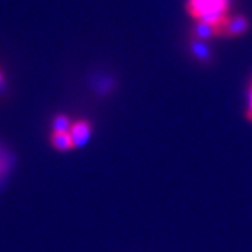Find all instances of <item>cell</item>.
I'll return each mask as SVG.
<instances>
[{
	"label": "cell",
	"mask_w": 252,
	"mask_h": 252,
	"mask_svg": "<svg viewBox=\"0 0 252 252\" xmlns=\"http://www.w3.org/2000/svg\"><path fill=\"white\" fill-rule=\"evenodd\" d=\"M69 132L72 135L74 149L83 147L90 140L91 133H93V125H91L90 121H87V119H77V121L72 122Z\"/></svg>",
	"instance_id": "obj_2"
},
{
	"label": "cell",
	"mask_w": 252,
	"mask_h": 252,
	"mask_svg": "<svg viewBox=\"0 0 252 252\" xmlns=\"http://www.w3.org/2000/svg\"><path fill=\"white\" fill-rule=\"evenodd\" d=\"M250 27L248 20L243 16H231L227 18L224 24V30H223V35L227 36H237L244 34Z\"/></svg>",
	"instance_id": "obj_4"
},
{
	"label": "cell",
	"mask_w": 252,
	"mask_h": 252,
	"mask_svg": "<svg viewBox=\"0 0 252 252\" xmlns=\"http://www.w3.org/2000/svg\"><path fill=\"white\" fill-rule=\"evenodd\" d=\"M230 0H188L187 11L196 24L205 28L207 36H221L230 17Z\"/></svg>",
	"instance_id": "obj_1"
},
{
	"label": "cell",
	"mask_w": 252,
	"mask_h": 252,
	"mask_svg": "<svg viewBox=\"0 0 252 252\" xmlns=\"http://www.w3.org/2000/svg\"><path fill=\"white\" fill-rule=\"evenodd\" d=\"M3 87H4V79H3V74L0 72V90H3Z\"/></svg>",
	"instance_id": "obj_8"
},
{
	"label": "cell",
	"mask_w": 252,
	"mask_h": 252,
	"mask_svg": "<svg viewBox=\"0 0 252 252\" xmlns=\"http://www.w3.org/2000/svg\"><path fill=\"white\" fill-rule=\"evenodd\" d=\"M247 119L252 122V83L251 87H250V98H248V108H247Z\"/></svg>",
	"instance_id": "obj_7"
},
{
	"label": "cell",
	"mask_w": 252,
	"mask_h": 252,
	"mask_svg": "<svg viewBox=\"0 0 252 252\" xmlns=\"http://www.w3.org/2000/svg\"><path fill=\"white\" fill-rule=\"evenodd\" d=\"M49 142L52 144L55 150L58 152H70L74 149L72 135L69 130H52L49 136Z\"/></svg>",
	"instance_id": "obj_3"
},
{
	"label": "cell",
	"mask_w": 252,
	"mask_h": 252,
	"mask_svg": "<svg viewBox=\"0 0 252 252\" xmlns=\"http://www.w3.org/2000/svg\"><path fill=\"white\" fill-rule=\"evenodd\" d=\"M11 165H13V156L4 146L0 144V181L7 175V172L11 170Z\"/></svg>",
	"instance_id": "obj_5"
},
{
	"label": "cell",
	"mask_w": 252,
	"mask_h": 252,
	"mask_svg": "<svg viewBox=\"0 0 252 252\" xmlns=\"http://www.w3.org/2000/svg\"><path fill=\"white\" fill-rule=\"evenodd\" d=\"M72 122L73 121L67 115H56L52 121V130H69Z\"/></svg>",
	"instance_id": "obj_6"
}]
</instances>
